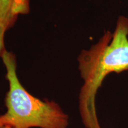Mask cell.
<instances>
[{
	"label": "cell",
	"instance_id": "obj_4",
	"mask_svg": "<svg viewBox=\"0 0 128 128\" xmlns=\"http://www.w3.org/2000/svg\"><path fill=\"white\" fill-rule=\"evenodd\" d=\"M6 31L0 26V56L6 50L4 44V36Z\"/></svg>",
	"mask_w": 128,
	"mask_h": 128
},
{
	"label": "cell",
	"instance_id": "obj_3",
	"mask_svg": "<svg viewBox=\"0 0 128 128\" xmlns=\"http://www.w3.org/2000/svg\"><path fill=\"white\" fill-rule=\"evenodd\" d=\"M30 0H0V26L6 32L20 15L30 12Z\"/></svg>",
	"mask_w": 128,
	"mask_h": 128
},
{
	"label": "cell",
	"instance_id": "obj_1",
	"mask_svg": "<svg viewBox=\"0 0 128 128\" xmlns=\"http://www.w3.org/2000/svg\"><path fill=\"white\" fill-rule=\"evenodd\" d=\"M84 81L79 96V110L86 128H102L96 106V98L104 80L110 73L128 70V20L120 17L114 33L108 32L78 58Z\"/></svg>",
	"mask_w": 128,
	"mask_h": 128
},
{
	"label": "cell",
	"instance_id": "obj_2",
	"mask_svg": "<svg viewBox=\"0 0 128 128\" xmlns=\"http://www.w3.org/2000/svg\"><path fill=\"white\" fill-rule=\"evenodd\" d=\"M1 58L7 70L9 90L5 98L7 112L0 115V127L68 128L69 117L58 104L35 97L21 84L17 74L16 56L6 50Z\"/></svg>",
	"mask_w": 128,
	"mask_h": 128
},
{
	"label": "cell",
	"instance_id": "obj_5",
	"mask_svg": "<svg viewBox=\"0 0 128 128\" xmlns=\"http://www.w3.org/2000/svg\"><path fill=\"white\" fill-rule=\"evenodd\" d=\"M0 128H12L7 127V126H4V127H0Z\"/></svg>",
	"mask_w": 128,
	"mask_h": 128
}]
</instances>
